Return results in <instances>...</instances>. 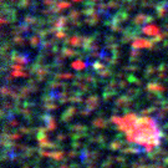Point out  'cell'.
Masks as SVG:
<instances>
[{"instance_id": "6da1fadb", "label": "cell", "mask_w": 168, "mask_h": 168, "mask_svg": "<svg viewBox=\"0 0 168 168\" xmlns=\"http://www.w3.org/2000/svg\"><path fill=\"white\" fill-rule=\"evenodd\" d=\"M122 127L126 130L128 138L132 142L141 143L147 147H153L158 141V132L154 125L148 118H133L128 116L127 121L122 120Z\"/></svg>"}]
</instances>
